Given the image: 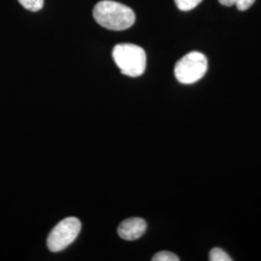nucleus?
<instances>
[{
  "mask_svg": "<svg viewBox=\"0 0 261 261\" xmlns=\"http://www.w3.org/2000/svg\"><path fill=\"white\" fill-rule=\"evenodd\" d=\"M94 19L101 27L113 31L130 28L136 21V14L130 7L112 0H102L93 9Z\"/></svg>",
  "mask_w": 261,
  "mask_h": 261,
  "instance_id": "1",
  "label": "nucleus"
},
{
  "mask_svg": "<svg viewBox=\"0 0 261 261\" xmlns=\"http://www.w3.org/2000/svg\"><path fill=\"white\" fill-rule=\"evenodd\" d=\"M112 57L123 75L138 77L145 72L146 54L140 46L118 44L112 49Z\"/></svg>",
  "mask_w": 261,
  "mask_h": 261,
  "instance_id": "2",
  "label": "nucleus"
},
{
  "mask_svg": "<svg viewBox=\"0 0 261 261\" xmlns=\"http://www.w3.org/2000/svg\"><path fill=\"white\" fill-rule=\"evenodd\" d=\"M207 69L206 56L199 51H192L178 60L174 67V75L180 84H193L205 75Z\"/></svg>",
  "mask_w": 261,
  "mask_h": 261,
  "instance_id": "3",
  "label": "nucleus"
},
{
  "mask_svg": "<svg viewBox=\"0 0 261 261\" xmlns=\"http://www.w3.org/2000/svg\"><path fill=\"white\" fill-rule=\"evenodd\" d=\"M81 229L82 224L77 218H66L56 224L48 234L47 248L54 252L65 250L69 245L75 241L81 232Z\"/></svg>",
  "mask_w": 261,
  "mask_h": 261,
  "instance_id": "4",
  "label": "nucleus"
},
{
  "mask_svg": "<svg viewBox=\"0 0 261 261\" xmlns=\"http://www.w3.org/2000/svg\"><path fill=\"white\" fill-rule=\"evenodd\" d=\"M146 222L141 218H129L119 224L117 232L123 240L135 241L145 233Z\"/></svg>",
  "mask_w": 261,
  "mask_h": 261,
  "instance_id": "5",
  "label": "nucleus"
},
{
  "mask_svg": "<svg viewBox=\"0 0 261 261\" xmlns=\"http://www.w3.org/2000/svg\"><path fill=\"white\" fill-rule=\"evenodd\" d=\"M19 4L31 12H38L43 8L44 0H18Z\"/></svg>",
  "mask_w": 261,
  "mask_h": 261,
  "instance_id": "6",
  "label": "nucleus"
},
{
  "mask_svg": "<svg viewBox=\"0 0 261 261\" xmlns=\"http://www.w3.org/2000/svg\"><path fill=\"white\" fill-rule=\"evenodd\" d=\"M210 261H232V258L220 248H214L209 253Z\"/></svg>",
  "mask_w": 261,
  "mask_h": 261,
  "instance_id": "7",
  "label": "nucleus"
},
{
  "mask_svg": "<svg viewBox=\"0 0 261 261\" xmlns=\"http://www.w3.org/2000/svg\"><path fill=\"white\" fill-rule=\"evenodd\" d=\"M177 8L181 11H190L196 8L202 0H174Z\"/></svg>",
  "mask_w": 261,
  "mask_h": 261,
  "instance_id": "8",
  "label": "nucleus"
},
{
  "mask_svg": "<svg viewBox=\"0 0 261 261\" xmlns=\"http://www.w3.org/2000/svg\"><path fill=\"white\" fill-rule=\"evenodd\" d=\"M153 261H179V257L173 252L168 251L159 252L152 257Z\"/></svg>",
  "mask_w": 261,
  "mask_h": 261,
  "instance_id": "9",
  "label": "nucleus"
},
{
  "mask_svg": "<svg viewBox=\"0 0 261 261\" xmlns=\"http://www.w3.org/2000/svg\"><path fill=\"white\" fill-rule=\"evenodd\" d=\"M255 2V0H237L236 2V7L237 9L240 11H246V10L251 8L252 4Z\"/></svg>",
  "mask_w": 261,
  "mask_h": 261,
  "instance_id": "10",
  "label": "nucleus"
},
{
  "mask_svg": "<svg viewBox=\"0 0 261 261\" xmlns=\"http://www.w3.org/2000/svg\"><path fill=\"white\" fill-rule=\"evenodd\" d=\"M219 2H220L222 5H224V6L229 7V6H233V5H235L236 2H237V0H219Z\"/></svg>",
  "mask_w": 261,
  "mask_h": 261,
  "instance_id": "11",
  "label": "nucleus"
}]
</instances>
